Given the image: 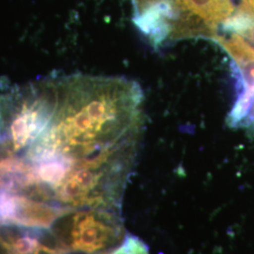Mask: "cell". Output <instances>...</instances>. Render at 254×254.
Here are the masks:
<instances>
[{"label": "cell", "instance_id": "cell-2", "mask_svg": "<svg viewBox=\"0 0 254 254\" xmlns=\"http://www.w3.org/2000/svg\"><path fill=\"white\" fill-rule=\"evenodd\" d=\"M18 207L10 224L27 227H49L59 217L69 213L66 208H53L17 194Z\"/></svg>", "mask_w": 254, "mask_h": 254}, {"label": "cell", "instance_id": "cell-1", "mask_svg": "<svg viewBox=\"0 0 254 254\" xmlns=\"http://www.w3.org/2000/svg\"><path fill=\"white\" fill-rule=\"evenodd\" d=\"M135 23L154 46L165 44L173 31V0H132Z\"/></svg>", "mask_w": 254, "mask_h": 254}]
</instances>
